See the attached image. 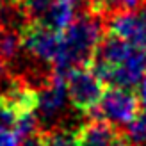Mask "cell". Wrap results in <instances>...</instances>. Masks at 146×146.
I'll return each mask as SVG.
<instances>
[{"label":"cell","mask_w":146,"mask_h":146,"mask_svg":"<svg viewBox=\"0 0 146 146\" xmlns=\"http://www.w3.org/2000/svg\"><path fill=\"white\" fill-rule=\"evenodd\" d=\"M102 41H104V29L100 14H80L62 32V46L59 59L54 64V73L64 77L71 70L91 66Z\"/></svg>","instance_id":"1"},{"label":"cell","mask_w":146,"mask_h":146,"mask_svg":"<svg viewBox=\"0 0 146 146\" xmlns=\"http://www.w3.org/2000/svg\"><path fill=\"white\" fill-rule=\"evenodd\" d=\"M68 98L77 111L91 114L98 109L100 100L105 93V82L91 66L77 68L64 75Z\"/></svg>","instance_id":"2"},{"label":"cell","mask_w":146,"mask_h":146,"mask_svg":"<svg viewBox=\"0 0 146 146\" xmlns=\"http://www.w3.org/2000/svg\"><path fill=\"white\" fill-rule=\"evenodd\" d=\"M141 102L137 93L127 87H107L100 105L94 112L96 118L109 121L111 125H128L139 116Z\"/></svg>","instance_id":"3"},{"label":"cell","mask_w":146,"mask_h":146,"mask_svg":"<svg viewBox=\"0 0 146 146\" xmlns=\"http://www.w3.org/2000/svg\"><path fill=\"white\" fill-rule=\"evenodd\" d=\"M20 36L21 48L38 61L55 64V61L59 59L62 46V32H57L39 21H31L29 25H25Z\"/></svg>","instance_id":"4"},{"label":"cell","mask_w":146,"mask_h":146,"mask_svg":"<svg viewBox=\"0 0 146 146\" xmlns=\"http://www.w3.org/2000/svg\"><path fill=\"white\" fill-rule=\"evenodd\" d=\"M109 34L121 38L132 45L146 46V5L137 11H119L112 13L107 21Z\"/></svg>","instance_id":"5"},{"label":"cell","mask_w":146,"mask_h":146,"mask_svg":"<svg viewBox=\"0 0 146 146\" xmlns=\"http://www.w3.org/2000/svg\"><path fill=\"white\" fill-rule=\"evenodd\" d=\"M68 89H66V80L62 75L54 73L52 78L43 86V89L38 91V112L43 119L55 118L59 112H62L64 105L68 102Z\"/></svg>","instance_id":"6"},{"label":"cell","mask_w":146,"mask_h":146,"mask_svg":"<svg viewBox=\"0 0 146 146\" xmlns=\"http://www.w3.org/2000/svg\"><path fill=\"white\" fill-rule=\"evenodd\" d=\"M118 134L119 132L109 121L93 118L77 130V139L78 146H111Z\"/></svg>","instance_id":"7"},{"label":"cell","mask_w":146,"mask_h":146,"mask_svg":"<svg viewBox=\"0 0 146 146\" xmlns=\"http://www.w3.org/2000/svg\"><path fill=\"white\" fill-rule=\"evenodd\" d=\"M21 48V36L9 29L0 31V57L7 62L18 55Z\"/></svg>","instance_id":"8"},{"label":"cell","mask_w":146,"mask_h":146,"mask_svg":"<svg viewBox=\"0 0 146 146\" xmlns=\"http://www.w3.org/2000/svg\"><path fill=\"white\" fill-rule=\"evenodd\" d=\"M46 146H78L77 130L70 128H52L43 132Z\"/></svg>","instance_id":"9"},{"label":"cell","mask_w":146,"mask_h":146,"mask_svg":"<svg viewBox=\"0 0 146 146\" xmlns=\"http://www.w3.org/2000/svg\"><path fill=\"white\" fill-rule=\"evenodd\" d=\"M54 0H18L20 9L32 21H41Z\"/></svg>","instance_id":"10"},{"label":"cell","mask_w":146,"mask_h":146,"mask_svg":"<svg viewBox=\"0 0 146 146\" xmlns=\"http://www.w3.org/2000/svg\"><path fill=\"white\" fill-rule=\"evenodd\" d=\"M125 135L135 146L146 144V112L139 114L132 123H128L125 128Z\"/></svg>","instance_id":"11"},{"label":"cell","mask_w":146,"mask_h":146,"mask_svg":"<svg viewBox=\"0 0 146 146\" xmlns=\"http://www.w3.org/2000/svg\"><path fill=\"white\" fill-rule=\"evenodd\" d=\"M21 137L11 128H0V146H21Z\"/></svg>","instance_id":"12"},{"label":"cell","mask_w":146,"mask_h":146,"mask_svg":"<svg viewBox=\"0 0 146 146\" xmlns=\"http://www.w3.org/2000/svg\"><path fill=\"white\" fill-rule=\"evenodd\" d=\"M21 146H46V141L43 137V132H38V134H34V135L21 141Z\"/></svg>","instance_id":"13"},{"label":"cell","mask_w":146,"mask_h":146,"mask_svg":"<svg viewBox=\"0 0 146 146\" xmlns=\"http://www.w3.org/2000/svg\"><path fill=\"white\" fill-rule=\"evenodd\" d=\"M137 98H139L141 107L144 109V112H146V75L143 77L141 82L137 84Z\"/></svg>","instance_id":"14"},{"label":"cell","mask_w":146,"mask_h":146,"mask_svg":"<svg viewBox=\"0 0 146 146\" xmlns=\"http://www.w3.org/2000/svg\"><path fill=\"white\" fill-rule=\"evenodd\" d=\"M111 146H134V144L128 141V137H127L125 134H118V137L112 141Z\"/></svg>","instance_id":"15"},{"label":"cell","mask_w":146,"mask_h":146,"mask_svg":"<svg viewBox=\"0 0 146 146\" xmlns=\"http://www.w3.org/2000/svg\"><path fill=\"white\" fill-rule=\"evenodd\" d=\"M4 71H5V61L2 59V57H0V77L4 75Z\"/></svg>","instance_id":"16"},{"label":"cell","mask_w":146,"mask_h":146,"mask_svg":"<svg viewBox=\"0 0 146 146\" xmlns=\"http://www.w3.org/2000/svg\"><path fill=\"white\" fill-rule=\"evenodd\" d=\"M143 50H144V57H146V46H144V48H143Z\"/></svg>","instance_id":"17"},{"label":"cell","mask_w":146,"mask_h":146,"mask_svg":"<svg viewBox=\"0 0 146 146\" xmlns=\"http://www.w3.org/2000/svg\"><path fill=\"white\" fill-rule=\"evenodd\" d=\"M2 4H4V0H0V7H2Z\"/></svg>","instance_id":"18"}]
</instances>
